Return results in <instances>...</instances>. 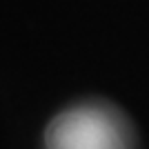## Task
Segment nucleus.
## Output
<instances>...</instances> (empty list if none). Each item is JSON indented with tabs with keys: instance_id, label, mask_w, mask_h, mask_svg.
Instances as JSON below:
<instances>
[{
	"instance_id": "1",
	"label": "nucleus",
	"mask_w": 149,
	"mask_h": 149,
	"mask_svg": "<svg viewBox=\"0 0 149 149\" xmlns=\"http://www.w3.org/2000/svg\"><path fill=\"white\" fill-rule=\"evenodd\" d=\"M107 127L93 113H67L51 125V149H105Z\"/></svg>"
}]
</instances>
